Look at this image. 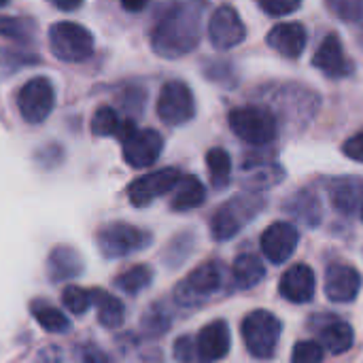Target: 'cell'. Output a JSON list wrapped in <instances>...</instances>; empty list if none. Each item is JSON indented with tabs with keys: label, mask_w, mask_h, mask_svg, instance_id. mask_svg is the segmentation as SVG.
<instances>
[{
	"label": "cell",
	"mask_w": 363,
	"mask_h": 363,
	"mask_svg": "<svg viewBox=\"0 0 363 363\" xmlns=\"http://www.w3.org/2000/svg\"><path fill=\"white\" fill-rule=\"evenodd\" d=\"M36 34V21L26 15H0V36L11 38L15 43L28 45L34 40Z\"/></svg>",
	"instance_id": "484cf974"
},
{
	"label": "cell",
	"mask_w": 363,
	"mask_h": 363,
	"mask_svg": "<svg viewBox=\"0 0 363 363\" xmlns=\"http://www.w3.org/2000/svg\"><path fill=\"white\" fill-rule=\"evenodd\" d=\"M362 17H363V13H362ZM362 17H359V19H362Z\"/></svg>",
	"instance_id": "60d3db41"
},
{
	"label": "cell",
	"mask_w": 363,
	"mask_h": 363,
	"mask_svg": "<svg viewBox=\"0 0 363 363\" xmlns=\"http://www.w3.org/2000/svg\"><path fill=\"white\" fill-rule=\"evenodd\" d=\"M283 332V323L268 311H253L242 321V340L255 359H272Z\"/></svg>",
	"instance_id": "277c9868"
},
{
	"label": "cell",
	"mask_w": 363,
	"mask_h": 363,
	"mask_svg": "<svg viewBox=\"0 0 363 363\" xmlns=\"http://www.w3.org/2000/svg\"><path fill=\"white\" fill-rule=\"evenodd\" d=\"M49 47L57 60L77 64L94 53V36L77 21H55L49 28Z\"/></svg>",
	"instance_id": "5b68a950"
},
{
	"label": "cell",
	"mask_w": 363,
	"mask_h": 363,
	"mask_svg": "<svg viewBox=\"0 0 363 363\" xmlns=\"http://www.w3.org/2000/svg\"><path fill=\"white\" fill-rule=\"evenodd\" d=\"M151 283H153V270L147 264H136L115 279V287L128 296H136L145 291Z\"/></svg>",
	"instance_id": "4316f807"
},
{
	"label": "cell",
	"mask_w": 363,
	"mask_h": 363,
	"mask_svg": "<svg viewBox=\"0 0 363 363\" xmlns=\"http://www.w3.org/2000/svg\"><path fill=\"white\" fill-rule=\"evenodd\" d=\"M313 66L319 68L330 79H342L353 72V62L347 60L338 34H328L323 38V43L319 45L313 57Z\"/></svg>",
	"instance_id": "9a60e30c"
},
{
	"label": "cell",
	"mask_w": 363,
	"mask_h": 363,
	"mask_svg": "<svg viewBox=\"0 0 363 363\" xmlns=\"http://www.w3.org/2000/svg\"><path fill=\"white\" fill-rule=\"evenodd\" d=\"M362 219H363V206H362Z\"/></svg>",
	"instance_id": "ab89813d"
},
{
	"label": "cell",
	"mask_w": 363,
	"mask_h": 363,
	"mask_svg": "<svg viewBox=\"0 0 363 363\" xmlns=\"http://www.w3.org/2000/svg\"><path fill=\"white\" fill-rule=\"evenodd\" d=\"M55 106V87L47 77H34L17 91V108L28 123H43Z\"/></svg>",
	"instance_id": "ba28073f"
},
{
	"label": "cell",
	"mask_w": 363,
	"mask_h": 363,
	"mask_svg": "<svg viewBox=\"0 0 363 363\" xmlns=\"http://www.w3.org/2000/svg\"><path fill=\"white\" fill-rule=\"evenodd\" d=\"M151 242H153L151 232L138 225L125 223V221L106 223L104 228H100L96 236L98 251L106 259H119V257H128L132 253L145 251L147 247H151Z\"/></svg>",
	"instance_id": "7a4b0ae2"
},
{
	"label": "cell",
	"mask_w": 363,
	"mask_h": 363,
	"mask_svg": "<svg viewBox=\"0 0 363 363\" xmlns=\"http://www.w3.org/2000/svg\"><path fill=\"white\" fill-rule=\"evenodd\" d=\"M204 4L179 2L172 4L151 30V47L160 57L177 60L191 53L202 34Z\"/></svg>",
	"instance_id": "6da1fadb"
},
{
	"label": "cell",
	"mask_w": 363,
	"mask_h": 363,
	"mask_svg": "<svg viewBox=\"0 0 363 363\" xmlns=\"http://www.w3.org/2000/svg\"><path fill=\"white\" fill-rule=\"evenodd\" d=\"M91 134L94 136H100V138H106V136H117L121 134V128H123V121L119 119L117 111L113 106H98L94 117H91Z\"/></svg>",
	"instance_id": "f1b7e54d"
},
{
	"label": "cell",
	"mask_w": 363,
	"mask_h": 363,
	"mask_svg": "<svg viewBox=\"0 0 363 363\" xmlns=\"http://www.w3.org/2000/svg\"><path fill=\"white\" fill-rule=\"evenodd\" d=\"M268 45L279 51L281 55L296 60L302 55L304 47H306V28L298 21H287V23H279L270 30L268 34Z\"/></svg>",
	"instance_id": "d6986e66"
},
{
	"label": "cell",
	"mask_w": 363,
	"mask_h": 363,
	"mask_svg": "<svg viewBox=\"0 0 363 363\" xmlns=\"http://www.w3.org/2000/svg\"><path fill=\"white\" fill-rule=\"evenodd\" d=\"M259 9L279 17V15H287V13H294L300 9V2H283V0H266V2H259Z\"/></svg>",
	"instance_id": "e575fe53"
},
{
	"label": "cell",
	"mask_w": 363,
	"mask_h": 363,
	"mask_svg": "<svg viewBox=\"0 0 363 363\" xmlns=\"http://www.w3.org/2000/svg\"><path fill=\"white\" fill-rule=\"evenodd\" d=\"M321 340L323 345L334 353V355H340V353H347L351 347H353V340H355V332L349 323L345 321H330L323 330H321Z\"/></svg>",
	"instance_id": "d4e9b609"
},
{
	"label": "cell",
	"mask_w": 363,
	"mask_h": 363,
	"mask_svg": "<svg viewBox=\"0 0 363 363\" xmlns=\"http://www.w3.org/2000/svg\"><path fill=\"white\" fill-rule=\"evenodd\" d=\"M174 359L179 363H196V355H194V336H181L174 347H172Z\"/></svg>",
	"instance_id": "d6a6232c"
},
{
	"label": "cell",
	"mask_w": 363,
	"mask_h": 363,
	"mask_svg": "<svg viewBox=\"0 0 363 363\" xmlns=\"http://www.w3.org/2000/svg\"><path fill=\"white\" fill-rule=\"evenodd\" d=\"M155 111L157 117L172 128L191 121L196 115V100L189 85L183 81H168L157 96Z\"/></svg>",
	"instance_id": "9c48e42d"
},
{
	"label": "cell",
	"mask_w": 363,
	"mask_h": 363,
	"mask_svg": "<svg viewBox=\"0 0 363 363\" xmlns=\"http://www.w3.org/2000/svg\"><path fill=\"white\" fill-rule=\"evenodd\" d=\"M323 362V349L315 340H304L294 347L291 363H321Z\"/></svg>",
	"instance_id": "4dcf8cb0"
},
{
	"label": "cell",
	"mask_w": 363,
	"mask_h": 363,
	"mask_svg": "<svg viewBox=\"0 0 363 363\" xmlns=\"http://www.w3.org/2000/svg\"><path fill=\"white\" fill-rule=\"evenodd\" d=\"M315 289H317V279H315V272L311 270V266H306V264L291 266L279 283L281 296L294 304L311 302L315 296Z\"/></svg>",
	"instance_id": "2e32d148"
},
{
	"label": "cell",
	"mask_w": 363,
	"mask_h": 363,
	"mask_svg": "<svg viewBox=\"0 0 363 363\" xmlns=\"http://www.w3.org/2000/svg\"><path fill=\"white\" fill-rule=\"evenodd\" d=\"M223 283V268L217 262H206L198 266L183 283L177 287V300L181 304H196L219 291Z\"/></svg>",
	"instance_id": "8fae6325"
},
{
	"label": "cell",
	"mask_w": 363,
	"mask_h": 363,
	"mask_svg": "<svg viewBox=\"0 0 363 363\" xmlns=\"http://www.w3.org/2000/svg\"><path fill=\"white\" fill-rule=\"evenodd\" d=\"M121 149L123 160L132 168H149L153 166L164 149V138L157 130L143 128L138 130L134 121H123L121 128Z\"/></svg>",
	"instance_id": "8992f818"
},
{
	"label": "cell",
	"mask_w": 363,
	"mask_h": 363,
	"mask_svg": "<svg viewBox=\"0 0 363 363\" xmlns=\"http://www.w3.org/2000/svg\"><path fill=\"white\" fill-rule=\"evenodd\" d=\"M264 200L255 194H240L232 200H228L223 206L217 208V213L211 219V234L215 240L225 242L232 240L262 208Z\"/></svg>",
	"instance_id": "3957f363"
},
{
	"label": "cell",
	"mask_w": 363,
	"mask_h": 363,
	"mask_svg": "<svg viewBox=\"0 0 363 363\" xmlns=\"http://www.w3.org/2000/svg\"><path fill=\"white\" fill-rule=\"evenodd\" d=\"M34 363H64V355L57 347H47L36 355Z\"/></svg>",
	"instance_id": "8d00e7d4"
},
{
	"label": "cell",
	"mask_w": 363,
	"mask_h": 363,
	"mask_svg": "<svg viewBox=\"0 0 363 363\" xmlns=\"http://www.w3.org/2000/svg\"><path fill=\"white\" fill-rule=\"evenodd\" d=\"M247 36V28L238 11L230 4L219 6L208 21V38L215 49H232L240 45Z\"/></svg>",
	"instance_id": "7c38bea8"
},
{
	"label": "cell",
	"mask_w": 363,
	"mask_h": 363,
	"mask_svg": "<svg viewBox=\"0 0 363 363\" xmlns=\"http://www.w3.org/2000/svg\"><path fill=\"white\" fill-rule=\"evenodd\" d=\"M30 315L36 319V323L49 332V334H68L70 332V319L51 302L36 298L30 302Z\"/></svg>",
	"instance_id": "7402d4cb"
},
{
	"label": "cell",
	"mask_w": 363,
	"mask_h": 363,
	"mask_svg": "<svg viewBox=\"0 0 363 363\" xmlns=\"http://www.w3.org/2000/svg\"><path fill=\"white\" fill-rule=\"evenodd\" d=\"M264 277H266V268L257 255L242 253L236 257V262L232 266V279L238 289H251L257 283H262Z\"/></svg>",
	"instance_id": "603a6c76"
},
{
	"label": "cell",
	"mask_w": 363,
	"mask_h": 363,
	"mask_svg": "<svg viewBox=\"0 0 363 363\" xmlns=\"http://www.w3.org/2000/svg\"><path fill=\"white\" fill-rule=\"evenodd\" d=\"M85 272V262L77 249L68 245H57L49 251L47 257V274L53 283H64L70 279H79Z\"/></svg>",
	"instance_id": "e0dca14e"
},
{
	"label": "cell",
	"mask_w": 363,
	"mask_h": 363,
	"mask_svg": "<svg viewBox=\"0 0 363 363\" xmlns=\"http://www.w3.org/2000/svg\"><path fill=\"white\" fill-rule=\"evenodd\" d=\"M232 132L249 145H268L277 136V119L268 108L240 106L228 117Z\"/></svg>",
	"instance_id": "52a82bcc"
},
{
	"label": "cell",
	"mask_w": 363,
	"mask_h": 363,
	"mask_svg": "<svg viewBox=\"0 0 363 363\" xmlns=\"http://www.w3.org/2000/svg\"><path fill=\"white\" fill-rule=\"evenodd\" d=\"M330 9H334L338 13V17L345 21H357L363 13V2H353V0L351 2L349 0L347 2H332Z\"/></svg>",
	"instance_id": "836d02e7"
},
{
	"label": "cell",
	"mask_w": 363,
	"mask_h": 363,
	"mask_svg": "<svg viewBox=\"0 0 363 363\" xmlns=\"http://www.w3.org/2000/svg\"><path fill=\"white\" fill-rule=\"evenodd\" d=\"M74 362L77 363H111L108 355L96 347L94 342H85V345H79L74 349Z\"/></svg>",
	"instance_id": "1f68e13d"
},
{
	"label": "cell",
	"mask_w": 363,
	"mask_h": 363,
	"mask_svg": "<svg viewBox=\"0 0 363 363\" xmlns=\"http://www.w3.org/2000/svg\"><path fill=\"white\" fill-rule=\"evenodd\" d=\"M232 347L230 328L225 321H213L204 325L198 336L194 338V355L196 363H215L221 362Z\"/></svg>",
	"instance_id": "4fadbf2b"
},
{
	"label": "cell",
	"mask_w": 363,
	"mask_h": 363,
	"mask_svg": "<svg viewBox=\"0 0 363 363\" xmlns=\"http://www.w3.org/2000/svg\"><path fill=\"white\" fill-rule=\"evenodd\" d=\"M298 242H300L298 230L291 223L277 221L264 230L259 247L272 264H283L294 255V251L298 249Z\"/></svg>",
	"instance_id": "5bb4252c"
},
{
	"label": "cell",
	"mask_w": 363,
	"mask_h": 363,
	"mask_svg": "<svg viewBox=\"0 0 363 363\" xmlns=\"http://www.w3.org/2000/svg\"><path fill=\"white\" fill-rule=\"evenodd\" d=\"M206 166H208V174H211V183L213 187L221 189L230 183L232 177V160L230 153L221 147H215L206 153Z\"/></svg>",
	"instance_id": "83f0119b"
},
{
	"label": "cell",
	"mask_w": 363,
	"mask_h": 363,
	"mask_svg": "<svg viewBox=\"0 0 363 363\" xmlns=\"http://www.w3.org/2000/svg\"><path fill=\"white\" fill-rule=\"evenodd\" d=\"M121 6H123L125 11L136 13V11H143V9L147 6V2H121Z\"/></svg>",
	"instance_id": "f35d334b"
},
{
	"label": "cell",
	"mask_w": 363,
	"mask_h": 363,
	"mask_svg": "<svg viewBox=\"0 0 363 363\" xmlns=\"http://www.w3.org/2000/svg\"><path fill=\"white\" fill-rule=\"evenodd\" d=\"M62 304L72 315H85L91 306V291L77 285H68L62 291Z\"/></svg>",
	"instance_id": "f546056e"
},
{
	"label": "cell",
	"mask_w": 363,
	"mask_h": 363,
	"mask_svg": "<svg viewBox=\"0 0 363 363\" xmlns=\"http://www.w3.org/2000/svg\"><path fill=\"white\" fill-rule=\"evenodd\" d=\"M362 289V277L351 266H332L325 274V296L332 302H351Z\"/></svg>",
	"instance_id": "ac0fdd59"
},
{
	"label": "cell",
	"mask_w": 363,
	"mask_h": 363,
	"mask_svg": "<svg viewBox=\"0 0 363 363\" xmlns=\"http://www.w3.org/2000/svg\"><path fill=\"white\" fill-rule=\"evenodd\" d=\"M89 291H91V306H96V311H98L100 325L106 330L121 328L123 319H125L123 302L106 289H89Z\"/></svg>",
	"instance_id": "44dd1931"
},
{
	"label": "cell",
	"mask_w": 363,
	"mask_h": 363,
	"mask_svg": "<svg viewBox=\"0 0 363 363\" xmlns=\"http://www.w3.org/2000/svg\"><path fill=\"white\" fill-rule=\"evenodd\" d=\"M181 172L179 168H162V170H153L149 174H143L138 177L136 181L130 183L128 187V198H130V204L136 206V208H145L149 206L153 200L174 191V187L179 185L181 181Z\"/></svg>",
	"instance_id": "30bf717a"
},
{
	"label": "cell",
	"mask_w": 363,
	"mask_h": 363,
	"mask_svg": "<svg viewBox=\"0 0 363 363\" xmlns=\"http://www.w3.org/2000/svg\"><path fill=\"white\" fill-rule=\"evenodd\" d=\"M342 153H345L349 160L363 164V132L355 134L353 138H349V140L342 145Z\"/></svg>",
	"instance_id": "d590c367"
},
{
	"label": "cell",
	"mask_w": 363,
	"mask_h": 363,
	"mask_svg": "<svg viewBox=\"0 0 363 363\" xmlns=\"http://www.w3.org/2000/svg\"><path fill=\"white\" fill-rule=\"evenodd\" d=\"M53 6L55 9H60V11H77V9H81V2L77 0V2H53Z\"/></svg>",
	"instance_id": "74e56055"
},
{
	"label": "cell",
	"mask_w": 363,
	"mask_h": 363,
	"mask_svg": "<svg viewBox=\"0 0 363 363\" xmlns=\"http://www.w3.org/2000/svg\"><path fill=\"white\" fill-rule=\"evenodd\" d=\"M332 204L340 213L349 215L363 206V183L357 179H345L332 189Z\"/></svg>",
	"instance_id": "cb8c5ba5"
},
{
	"label": "cell",
	"mask_w": 363,
	"mask_h": 363,
	"mask_svg": "<svg viewBox=\"0 0 363 363\" xmlns=\"http://www.w3.org/2000/svg\"><path fill=\"white\" fill-rule=\"evenodd\" d=\"M204 200H206V189L202 181L194 174H187V177H181L179 185L174 187L172 198H170V208L174 213H187V211L202 206Z\"/></svg>",
	"instance_id": "ffe728a7"
}]
</instances>
